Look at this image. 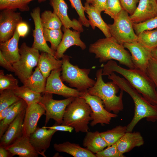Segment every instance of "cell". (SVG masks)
<instances>
[{"label": "cell", "mask_w": 157, "mask_h": 157, "mask_svg": "<svg viewBox=\"0 0 157 157\" xmlns=\"http://www.w3.org/2000/svg\"><path fill=\"white\" fill-rule=\"evenodd\" d=\"M102 75L115 72L123 76L140 93L153 105H157V91L153 82L147 74L136 69H126L118 65L112 60L103 66Z\"/></svg>", "instance_id": "6da1fadb"}, {"label": "cell", "mask_w": 157, "mask_h": 157, "mask_svg": "<svg viewBox=\"0 0 157 157\" xmlns=\"http://www.w3.org/2000/svg\"><path fill=\"white\" fill-rule=\"evenodd\" d=\"M108 76V78L116 84L121 90L131 97L134 104L133 117L126 126V132H131L136 125L142 119L146 118L148 121L154 122L157 120V105H153L144 98L124 78L114 72Z\"/></svg>", "instance_id": "7a4b0ae2"}, {"label": "cell", "mask_w": 157, "mask_h": 157, "mask_svg": "<svg viewBox=\"0 0 157 157\" xmlns=\"http://www.w3.org/2000/svg\"><path fill=\"white\" fill-rule=\"evenodd\" d=\"M125 48L111 36L99 39L91 44L89 51L95 54V58L99 59L100 63L114 60L129 69H134L131 54Z\"/></svg>", "instance_id": "3957f363"}, {"label": "cell", "mask_w": 157, "mask_h": 157, "mask_svg": "<svg viewBox=\"0 0 157 157\" xmlns=\"http://www.w3.org/2000/svg\"><path fill=\"white\" fill-rule=\"evenodd\" d=\"M103 69L96 72L97 80L94 85L87 90L90 95L99 97L104 105L105 108L109 112L117 114L124 109L122 101L123 91L121 90L119 96L117 94L119 88L113 81L105 83L102 78Z\"/></svg>", "instance_id": "277c9868"}, {"label": "cell", "mask_w": 157, "mask_h": 157, "mask_svg": "<svg viewBox=\"0 0 157 157\" xmlns=\"http://www.w3.org/2000/svg\"><path fill=\"white\" fill-rule=\"evenodd\" d=\"M92 111L84 99L81 97L75 98L67 107L61 124L71 126L76 133L88 131V124L92 119Z\"/></svg>", "instance_id": "5b68a950"}, {"label": "cell", "mask_w": 157, "mask_h": 157, "mask_svg": "<svg viewBox=\"0 0 157 157\" xmlns=\"http://www.w3.org/2000/svg\"><path fill=\"white\" fill-rule=\"evenodd\" d=\"M62 58V81L68 83L71 87H74L80 92H84L92 87L96 81L89 77L91 69L80 68L70 62L69 57L64 55Z\"/></svg>", "instance_id": "8992f818"}, {"label": "cell", "mask_w": 157, "mask_h": 157, "mask_svg": "<svg viewBox=\"0 0 157 157\" xmlns=\"http://www.w3.org/2000/svg\"><path fill=\"white\" fill-rule=\"evenodd\" d=\"M19 60L12 65L15 75L23 84L31 75L34 67L37 66L40 54L39 51L22 43L19 50Z\"/></svg>", "instance_id": "52a82bcc"}, {"label": "cell", "mask_w": 157, "mask_h": 157, "mask_svg": "<svg viewBox=\"0 0 157 157\" xmlns=\"http://www.w3.org/2000/svg\"><path fill=\"white\" fill-rule=\"evenodd\" d=\"M112 24L108 26L111 36L119 43L138 42V36L135 33L128 13L123 9L114 19Z\"/></svg>", "instance_id": "ba28073f"}, {"label": "cell", "mask_w": 157, "mask_h": 157, "mask_svg": "<svg viewBox=\"0 0 157 157\" xmlns=\"http://www.w3.org/2000/svg\"><path fill=\"white\" fill-rule=\"evenodd\" d=\"M75 98L70 97L63 100H56L53 99V94L44 93L39 103L45 111L44 126L47 125L50 119H54L58 124H61L67 107Z\"/></svg>", "instance_id": "9c48e42d"}, {"label": "cell", "mask_w": 157, "mask_h": 157, "mask_svg": "<svg viewBox=\"0 0 157 157\" xmlns=\"http://www.w3.org/2000/svg\"><path fill=\"white\" fill-rule=\"evenodd\" d=\"M81 92L80 97L85 99L92 110L90 116L92 120L90 123L91 126L98 124H109L112 118L117 117V114L112 113L105 109L103 101L99 97L90 94L87 91Z\"/></svg>", "instance_id": "30bf717a"}, {"label": "cell", "mask_w": 157, "mask_h": 157, "mask_svg": "<svg viewBox=\"0 0 157 157\" xmlns=\"http://www.w3.org/2000/svg\"><path fill=\"white\" fill-rule=\"evenodd\" d=\"M61 67L52 70L47 78L44 93H51L61 95L66 98L80 97L81 92L77 89L67 86L60 78Z\"/></svg>", "instance_id": "8fae6325"}, {"label": "cell", "mask_w": 157, "mask_h": 157, "mask_svg": "<svg viewBox=\"0 0 157 157\" xmlns=\"http://www.w3.org/2000/svg\"><path fill=\"white\" fill-rule=\"evenodd\" d=\"M0 10V42H2L12 37L17 26L23 19L20 12L8 9Z\"/></svg>", "instance_id": "7c38bea8"}, {"label": "cell", "mask_w": 157, "mask_h": 157, "mask_svg": "<svg viewBox=\"0 0 157 157\" xmlns=\"http://www.w3.org/2000/svg\"><path fill=\"white\" fill-rule=\"evenodd\" d=\"M123 45L130 52L135 68L147 74L148 64L151 58V50L144 47L138 42L125 43Z\"/></svg>", "instance_id": "4fadbf2b"}, {"label": "cell", "mask_w": 157, "mask_h": 157, "mask_svg": "<svg viewBox=\"0 0 157 157\" xmlns=\"http://www.w3.org/2000/svg\"><path fill=\"white\" fill-rule=\"evenodd\" d=\"M41 9L39 7L33 8L31 13L34 25L33 30V42L32 46L42 52L49 53L55 56L56 51L53 50L48 46L45 40L40 18Z\"/></svg>", "instance_id": "5bb4252c"}, {"label": "cell", "mask_w": 157, "mask_h": 157, "mask_svg": "<svg viewBox=\"0 0 157 157\" xmlns=\"http://www.w3.org/2000/svg\"><path fill=\"white\" fill-rule=\"evenodd\" d=\"M45 114V110L40 103L27 105L22 125L23 135L29 137L37 128L40 118Z\"/></svg>", "instance_id": "9a60e30c"}, {"label": "cell", "mask_w": 157, "mask_h": 157, "mask_svg": "<svg viewBox=\"0 0 157 157\" xmlns=\"http://www.w3.org/2000/svg\"><path fill=\"white\" fill-rule=\"evenodd\" d=\"M57 131L38 127L29 136L30 142L39 155L46 157L45 153L50 146L53 136Z\"/></svg>", "instance_id": "2e32d148"}, {"label": "cell", "mask_w": 157, "mask_h": 157, "mask_svg": "<svg viewBox=\"0 0 157 157\" xmlns=\"http://www.w3.org/2000/svg\"><path fill=\"white\" fill-rule=\"evenodd\" d=\"M49 4L52 7L53 12L58 17L63 27L72 28L74 30L83 32V25L80 21L74 19L71 20L67 14V5L64 0H49Z\"/></svg>", "instance_id": "e0dca14e"}, {"label": "cell", "mask_w": 157, "mask_h": 157, "mask_svg": "<svg viewBox=\"0 0 157 157\" xmlns=\"http://www.w3.org/2000/svg\"><path fill=\"white\" fill-rule=\"evenodd\" d=\"M63 29L64 32L63 36L55 55V58L58 59L62 58L66 50L72 46L79 47L82 50L85 49L86 47L85 44L80 38V32L72 31L64 27Z\"/></svg>", "instance_id": "ac0fdd59"}, {"label": "cell", "mask_w": 157, "mask_h": 157, "mask_svg": "<svg viewBox=\"0 0 157 157\" xmlns=\"http://www.w3.org/2000/svg\"><path fill=\"white\" fill-rule=\"evenodd\" d=\"M25 109L18 114L0 138V146L6 148L22 136V125Z\"/></svg>", "instance_id": "d6986e66"}, {"label": "cell", "mask_w": 157, "mask_h": 157, "mask_svg": "<svg viewBox=\"0 0 157 157\" xmlns=\"http://www.w3.org/2000/svg\"><path fill=\"white\" fill-rule=\"evenodd\" d=\"M157 15V0H139L135 10L130 17L133 23L136 24L145 22Z\"/></svg>", "instance_id": "ffe728a7"}, {"label": "cell", "mask_w": 157, "mask_h": 157, "mask_svg": "<svg viewBox=\"0 0 157 157\" xmlns=\"http://www.w3.org/2000/svg\"><path fill=\"white\" fill-rule=\"evenodd\" d=\"M5 148L13 156L17 155L20 157H38L39 155L31 144L29 137L23 135Z\"/></svg>", "instance_id": "44dd1931"}, {"label": "cell", "mask_w": 157, "mask_h": 157, "mask_svg": "<svg viewBox=\"0 0 157 157\" xmlns=\"http://www.w3.org/2000/svg\"><path fill=\"white\" fill-rule=\"evenodd\" d=\"M20 37L16 29L12 37L9 40L0 42V52L4 58L13 64L19 59L18 43Z\"/></svg>", "instance_id": "7402d4cb"}, {"label": "cell", "mask_w": 157, "mask_h": 157, "mask_svg": "<svg viewBox=\"0 0 157 157\" xmlns=\"http://www.w3.org/2000/svg\"><path fill=\"white\" fill-rule=\"evenodd\" d=\"M144 143L143 138L139 132H126L116 143L120 153L124 154L129 152L133 148L139 147Z\"/></svg>", "instance_id": "603a6c76"}, {"label": "cell", "mask_w": 157, "mask_h": 157, "mask_svg": "<svg viewBox=\"0 0 157 157\" xmlns=\"http://www.w3.org/2000/svg\"><path fill=\"white\" fill-rule=\"evenodd\" d=\"M84 6L85 11L88 15L89 24L92 29L94 30L97 27L103 32L106 37H111L108 24L103 20L101 13L98 12L92 4L87 2L85 3Z\"/></svg>", "instance_id": "cb8c5ba5"}, {"label": "cell", "mask_w": 157, "mask_h": 157, "mask_svg": "<svg viewBox=\"0 0 157 157\" xmlns=\"http://www.w3.org/2000/svg\"><path fill=\"white\" fill-rule=\"evenodd\" d=\"M62 64V60L57 59L49 53L42 52L37 66L44 77L47 78L52 70L61 67Z\"/></svg>", "instance_id": "d4e9b609"}, {"label": "cell", "mask_w": 157, "mask_h": 157, "mask_svg": "<svg viewBox=\"0 0 157 157\" xmlns=\"http://www.w3.org/2000/svg\"><path fill=\"white\" fill-rule=\"evenodd\" d=\"M54 149L59 152L68 154L74 157H97L95 154L88 149L81 147L78 144L66 141L53 144Z\"/></svg>", "instance_id": "484cf974"}, {"label": "cell", "mask_w": 157, "mask_h": 157, "mask_svg": "<svg viewBox=\"0 0 157 157\" xmlns=\"http://www.w3.org/2000/svg\"><path fill=\"white\" fill-rule=\"evenodd\" d=\"M83 146L93 152L96 154L107 147V144L98 131L86 133L83 143Z\"/></svg>", "instance_id": "4316f807"}, {"label": "cell", "mask_w": 157, "mask_h": 157, "mask_svg": "<svg viewBox=\"0 0 157 157\" xmlns=\"http://www.w3.org/2000/svg\"><path fill=\"white\" fill-rule=\"evenodd\" d=\"M47 78L41 72L37 66L31 75L25 81L23 85L38 93H44Z\"/></svg>", "instance_id": "83f0119b"}, {"label": "cell", "mask_w": 157, "mask_h": 157, "mask_svg": "<svg viewBox=\"0 0 157 157\" xmlns=\"http://www.w3.org/2000/svg\"><path fill=\"white\" fill-rule=\"evenodd\" d=\"M27 104L23 99H20L16 102L14 107L8 114L0 121V138L1 137L9 125L18 114L26 108Z\"/></svg>", "instance_id": "f1b7e54d"}, {"label": "cell", "mask_w": 157, "mask_h": 157, "mask_svg": "<svg viewBox=\"0 0 157 157\" xmlns=\"http://www.w3.org/2000/svg\"><path fill=\"white\" fill-rule=\"evenodd\" d=\"M34 1L41 3L47 0H0V10L8 9L16 11L18 9L21 12L28 11L30 10L28 5Z\"/></svg>", "instance_id": "f546056e"}, {"label": "cell", "mask_w": 157, "mask_h": 157, "mask_svg": "<svg viewBox=\"0 0 157 157\" xmlns=\"http://www.w3.org/2000/svg\"><path fill=\"white\" fill-rule=\"evenodd\" d=\"M13 91L15 95L23 100L27 105L39 103L42 97L41 94L33 91L24 85L18 86Z\"/></svg>", "instance_id": "4dcf8cb0"}, {"label": "cell", "mask_w": 157, "mask_h": 157, "mask_svg": "<svg viewBox=\"0 0 157 157\" xmlns=\"http://www.w3.org/2000/svg\"><path fill=\"white\" fill-rule=\"evenodd\" d=\"M126 126L119 125L111 129L100 133L101 137L105 140L107 147L115 143L126 132Z\"/></svg>", "instance_id": "1f68e13d"}, {"label": "cell", "mask_w": 157, "mask_h": 157, "mask_svg": "<svg viewBox=\"0 0 157 157\" xmlns=\"http://www.w3.org/2000/svg\"><path fill=\"white\" fill-rule=\"evenodd\" d=\"M43 28L49 29H61L62 23L57 15L50 10H45L40 15Z\"/></svg>", "instance_id": "d6a6232c"}, {"label": "cell", "mask_w": 157, "mask_h": 157, "mask_svg": "<svg viewBox=\"0 0 157 157\" xmlns=\"http://www.w3.org/2000/svg\"><path fill=\"white\" fill-rule=\"evenodd\" d=\"M138 36V42L145 48L151 50L157 47V28L144 31Z\"/></svg>", "instance_id": "836d02e7"}, {"label": "cell", "mask_w": 157, "mask_h": 157, "mask_svg": "<svg viewBox=\"0 0 157 157\" xmlns=\"http://www.w3.org/2000/svg\"><path fill=\"white\" fill-rule=\"evenodd\" d=\"M43 32L45 40L50 43L51 48L56 51L63 36V33L61 29H49L43 28Z\"/></svg>", "instance_id": "e575fe53"}, {"label": "cell", "mask_w": 157, "mask_h": 157, "mask_svg": "<svg viewBox=\"0 0 157 157\" xmlns=\"http://www.w3.org/2000/svg\"><path fill=\"white\" fill-rule=\"evenodd\" d=\"M20 99L15 95L13 90L5 89L0 91V112Z\"/></svg>", "instance_id": "d590c367"}, {"label": "cell", "mask_w": 157, "mask_h": 157, "mask_svg": "<svg viewBox=\"0 0 157 157\" xmlns=\"http://www.w3.org/2000/svg\"><path fill=\"white\" fill-rule=\"evenodd\" d=\"M18 80L11 74H5L0 70V91L5 89L14 90L18 86Z\"/></svg>", "instance_id": "8d00e7d4"}, {"label": "cell", "mask_w": 157, "mask_h": 157, "mask_svg": "<svg viewBox=\"0 0 157 157\" xmlns=\"http://www.w3.org/2000/svg\"><path fill=\"white\" fill-rule=\"evenodd\" d=\"M133 27L136 34L138 35L144 31L151 30L157 28V15L143 22L133 23Z\"/></svg>", "instance_id": "74e56055"}, {"label": "cell", "mask_w": 157, "mask_h": 157, "mask_svg": "<svg viewBox=\"0 0 157 157\" xmlns=\"http://www.w3.org/2000/svg\"><path fill=\"white\" fill-rule=\"evenodd\" d=\"M123 9L119 0H107L104 13L114 19Z\"/></svg>", "instance_id": "f35d334b"}, {"label": "cell", "mask_w": 157, "mask_h": 157, "mask_svg": "<svg viewBox=\"0 0 157 157\" xmlns=\"http://www.w3.org/2000/svg\"><path fill=\"white\" fill-rule=\"evenodd\" d=\"M72 8H74L79 17V20L83 26L87 27H89L90 25L88 20L86 17L84 12L85 10L81 0H69Z\"/></svg>", "instance_id": "ab89813d"}, {"label": "cell", "mask_w": 157, "mask_h": 157, "mask_svg": "<svg viewBox=\"0 0 157 157\" xmlns=\"http://www.w3.org/2000/svg\"><path fill=\"white\" fill-rule=\"evenodd\" d=\"M97 157H125V156L118 151L115 143L102 150L95 154Z\"/></svg>", "instance_id": "60d3db41"}, {"label": "cell", "mask_w": 157, "mask_h": 157, "mask_svg": "<svg viewBox=\"0 0 157 157\" xmlns=\"http://www.w3.org/2000/svg\"><path fill=\"white\" fill-rule=\"evenodd\" d=\"M147 74L155 85L157 91V61L151 58L148 64Z\"/></svg>", "instance_id": "b9f144b4"}, {"label": "cell", "mask_w": 157, "mask_h": 157, "mask_svg": "<svg viewBox=\"0 0 157 157\" xmlns=\"http://www.w3.org/2000/svg\"><path fill=\"white\" fill-rule=\"evenodd\" d=\"M122 6L130 15L134 12L139 0H119Z\"/></svg>", "instance_id": "7bdbcfd3"}, {"label": "cell", "mask_w": 157, "mask_h": 157, "mask_svg": "<svg viewBox=\"0 0 157 157\" xmlns=\"http://www.w3.org/2000/svg\"><path fill=\"white\" fill-rule=\"evenodd\" d=\"M16 30L20 37H24L28 32L29 27L26 22L23 21L18 25Z\"/></svg>", "instance_id": "ee69618b"}, {"label": "cell", "mask_w": 157, "mask_h": 157, "mask_svg": "<svg viewBox=\"0 0 157 157\" xmlns=\"http://www.w3.org/2000/svg\"><path fill=\"white\" fill-rule=\"evenodd\" d=\"M0 65L7 71L14 72L15 70L13 65L8 61L0 52Z\"/></svg>", "instance_id": "f6af8a7d"}, {"label": "cell", "mask_w": 157, "mask_h": 157, "mask_svg": "<svg viewBox=\"0 0 157 157\" xmlns=\"http://www.w3.org/2000/svg\"><path fill=\"white\" fill-rule=\"evenodd\" d=\"M42 127L48 129L55 130L57 131H68L70 133L72 132L74 129L73 128L70 126L62 124L59 125L57 124L48 127L44 126Z\"/></svg>", "instance_id": "bcb514c9"}, {"label": "cell", "mask_w": 157, "mask_h": 157, "mask_svg": "<svg viewBox=\"0 0 157 157\" xmlns=\"http://www.w3.org/2000/svg\"><path fill=\"white\" fill-rule=\"evenodd\" d=\"M107 0H94L91 4L99 12L104 11L105 10Z\"/></svg>", "instance_id": "7dc6e473"}, {"label": "cell", "mask_w": 157, "mask_h": 157, "mask_svg": "<svg viewBox=\"0 0 157 157\" xmlns=\"http://www.w3.org/2000/svg\"><path fill=\"white\" fill-rule=\"evenodd\" d=\"M16 102L4 109L0 112V121L3 119L11 111Z\"/></svg>", "instance_id": "c3c4849f"}, {"label": "cell", "mask_w": 157, "mask_h": 157, "mask_svg": "<svg viewBox=\"0 0 157 157\" xmlns=\"http://www.w3.org/2000/svg\"><path fill=\"white\" fill-rule=\"evenodd\" d=\"M11 154L5 148L0 146V157H11Z\"/></svg>", "instance_id": "681fc988"}, {"label": "cell", "mask_w": 157, "mask_h": 157, "mask_svg": "<svg viewBox=\"0 0 157 157\" xmlns=\"http://www.w3.org/2000/svg\"><path fill=\"white\" fill-rule=\"evenodd\" d=\"M151 58L157 61V47L151 50Z\"/></svg>", "instance_id": "f907efd6"}, {"label": "cell", "mask_w": 157, "mask_h": 157, "mask_svg": "<svg viewBox=\"0 0 157 157\" xmlns=\"http://www.w3.org/2000/svg\"><path fill=\"white\" fill-rule=\"evenodd\" d=\"M94 0H86V2L89 4H92Z\"/></svg>", "instance_id": "816d5d0a"}, {"label": "cell", "mask_w": 157, "mask_h": 157, "mask_svg": "<svg viewBox=\"0 0 157 157\" xmlns=\"http://www.w3.org/2000/svg\"><path fill=\"white\" fill-rule=\"evenodd\" d=\"M156 121H157V120H156Z\"/></svg>", "instance_id": "f5cc1de1"}, {"label": "cell", "mask_w": 157, "mask_h": 157, "mask_svg": "<svg viewBox=\"0 0 157 157\" xmlns=\"http://www.w3.org/2000/svg\"></svg>", "instance_id": "db71d44e"}]
</instances>
